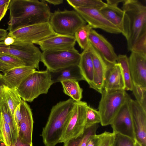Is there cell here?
Returning <instances> with one entry per match:
<instances>
[{
    "label": "cell",
    "mask_w": 146,
    "mask_h": 146,
    "mask_svg": "<svg viewBox=\"0 0 146 146\" xmlns=\"http://www.w3.org/2000/svg\"><path fill=\"white\" fill-rule=\"evenodd\" d=\"M9 31L19 27L49 22L51 13L44 0H11Z\"/></svg>",
    "instance_id": "1"
},
{
    "label": "cell",
    "mask_w": 146,
    "mask_h": 146,
    "mask_svg": "<svg viewBox=\"0 0 146 146\" xmlns=\"http://www.w3.org/2000/svg\"><path fill=\"white\" fill-rule=\"evenodd\" d=\"M122 3V34L127 40L128 50L131 51L138 40L146 35V0H125Z\"/></svg>",
    "instance_id": "2"
},
{
    "label": "cell",
    "mask_w": 146,
    "mask_h": 146,
    "mask_svg": "<svg viewBox=\"0 0 146 146\" xmlns=\"http://www.w3.org/2000/svg\"><path fill=\"white\" fill-rule=\"evenodd\" d=\"M75 102L71 98L60 102L52 107L41 134L45 146H54L59 143L73 113Z\"/></svg>",
    "instance_id": "3"
},
{
    "label": "cell",
    "mask_w": 146,
    "mask_h": 146,
    "mask_svg": "<svg viewBox=\"0 0 146 146\" xmlns=\"http://www.w3.org/2000/svg\"><path fill=\"white\" fill-rule=\"evenodd\" d=\"M52 84L48 70H35L24 78L15 89L23 100L31 102L40 95L46 94Z\"/></svg>",
    "instance_id": "4"
},
{
    "label": "cell",
    "mask_w": 146,
    "mask_h": 146,
    "mask_svg": "<svg viewBox=\"0 0 146 146\" xmlns=\"http://www.w3.org/2000/svg\"><path fill=\"white\" fill-rule=\"evenodd\" d=\"M98 106L102 126L111 125L123 104L130 97L124 90L107 91L103 89Z\"/></svg>",
    "instance_id": "5"
},
{
    "label": "cell",
    "mask_w": 146,
    "mask_h": 146,
    "mask_svg": "<svg viewBox=\"0 0 146 146\" xmlns=\"http://www.w3.org/2000/svg\"><path fill=\"white\" fill-rule=\"evenodd\" d=\"M40 49L34 44L15 40L12 44L7 46L0 41V53L9 54L22 60L26 66L39 69L42 55Z\"/></svg>",
    "instance_id": "6"
},
{
    "label": "cell",
    "mask_w": 146,
    "mask_h": 146,
    "mask_svg": "<svg viewBox=\"0 0 146 146\" xmlns=\"http://www.w3.org/2000/svg\"><path fill=\"white\" fill-rule=\"evenodd\" d=\"M49 22L55 33L72 36L78 29L87 24L74 10H56L51 13Z\"/></svg>",
    "instance_id": "7"
},
{
    "label": "cell",
    "mask_w": 146,
    "mask_h": 146,
    "mask_svg": "<svg viewBox=\"0 0 146 146\" xmlns=\"http://www.w3.org/2000/svg\"><path fill=\"white\" fill-rule=\"evenodd\" d=\"M81 54L75 48L64 50H47L42 51L41 62L49 72L72 65H78Z\"/></svg>",
    "instance_id": "8"
},
{
    "label": "cell",
    "mask_w": 146,
    "mask_h": 146,
    "mask_svg": "<svg viewBox=\"0 0 146 146\" xmlns=\"http://www.w3.org/2000/svg\"><path fill=\"white\" fill-rule=\"evenodd\" d=\"M56 33L48 22L19 27L9 31L7 35L17 40L36 44Z\"/></svg>",
    "instance_id": "9"
},
{
    "label": "cell",
    "mask_w": 146,
    "mask_h": 146,
    "mask_svg": "<svg viewBox=\"0 0 146 146\" xmlns=\"http://www.w3.org/2000/svg\"><path fill=\"white\" fill-rule=\"evenodd\" d=\"M85 102H75L71 117L66 126L59 143L82 135L85 127L86 109L88 106Z\"/></svg>",
    "instance_id": "10"
},
{
    "label": "cell",
    "mask_w": 146,
    "mask_h": 146,
    "mask_svg": "<svg viewBox=\"0 0 146 146\" xmlns=\"http://www.w3.org/2000/svg\"><path fill=\"white\" fill-rule=\"evenodd\" d=\"M92 29H99L113 34H119L121 31L108 21L99 10L90 8H74Z\"/></svg>",
    "instance_id": "11"
},
{
    "label": "cell",
    "mask_w": 146,
    "mask_h": 146,
    "mask_svg": "<svg viewBox=\"0 0 146 146\" xmlns=\"http://www.w3.org/2000/svg\"><path fill=\"white\" fill-rule=\"evenodd\" d=\"M129 103L136 140L146 146V111L136 100L130 98Z\"/></svg>",
    "instance_id": "12"
},
{
    "label": "cell",
    "mask_w": 146,
    "mask_h": 146,
    "mask_svg": "<svg viewBox=\"0 0 146 146\" xmlns=\"http://www.w3.org/2000/svg\"><path fill=\"white\" fill-rule=\"evenodd\" d=\"M130 98L121 107L110 125L113 132L115 133L120 134L136 140L129 105Z\"/></svg>",
    "instance_id": "13"
},
{
    "label": "cell",
    "mask_w": 146,
    "mask_h": 146,
    "mask_svg": "<svg viewBox=\"0 0 146 146\" xmlns=\"http://www.w3.org/2000/svg\"><path fill=\"white\" fill-rule=\"evenodd\" d=\"M88 49L91 54L94 66V79L92 88L101 93L103 88L106 71L110 64L105 61L90 42Z\"/></svg>",
    "instance_id": "14"
},
{
    "label": "cell",
    "mask_w": 146,
    "mask_h": 146,
    "mask_svg": "<svg viewBox=\"0 0 146 146\" xmlns=\"http://www.w3.org/2000/svg\"><path fill=\"white\" fill-rule=\"evenodd\" d=\"M128 60L133 84L146 88V56L131 52Z\"/></svg>",
    "instance_id": "15"
},
{
    "label": "cell",
    "mask_w": 146,
    "mask_h": 146,
    "mask_svg": "<svg viewBox=\"0 0 146 146\" xmlns=\"http://www.w3.org/2000/svg\"><path fill=\"white\" fill-rule=\"evenodd\" d=\"M88 40L89 42L101 55L105 61L110 64L117 62V56L111 44L101 35L92 29Z\"/></svg>",
    "instance_id": "16"
},
{
    "label": "cell",
    "mask_w": 146,
    "mask_h": 146,
    "mask_svg": "<svg viewBox=\"0 0 146 146\" xmlns=\"http://www.w3.org/2000/svg\"><path fill=\"white\" fill-rule=\"evenodd\" d=\"M76 40L74 36L56 33L37 43L42 51L47 50H68L74 48Z\"/></svg>",
    "instance_id": "17"
},
{
    "label": "cell",
    "mask_w": 146,
    "mask_h": 146,
    "mask_svg": "<svg viewBox=\"0 0 146 146\" xmlns=\"http://www.w3.org/2000/svg\"><path fill=\"white\" fill-rule=\"evenodd\" d=\"M21 118L19 125L18 137L22 141L33 144V120L31 110L26 102L22 100L20 104Z\"/></svg>",
    "instance_id": "18"
},
{
    "label": "cell",
    "mask_w": 146,
    "mask_h": 146,
    "mask_svg": "<svg viewBox=\"0 0 146 146\" xmlns=\"http://www.w3.org/2000/svg\"><path fill=\"white\" fill-rule=\"evenodd\" d=\"M125 83L120 64L116 62L110 64L106 71L103 89L112 91L125 90Z\"/></svg>",
    "instance_id": "19"
},
{
    "label": "cell",
    "mask_w": 146,
    "mask_h": 146,
    "mask_svg": "<svg viewBox=\"0 0 146 146\" xmlns=\"http://www.w3.org/2000/svg\"><path fill=\"white\" fill-rule=\"evenodd\" d=\"M35 70V68L24 66L13 68L3 75L7 86L16 89L24 78Z\"/></svg>",
    "instance_id": "20"
},
{
    "label": "cell",
    "mask_w": 146,
    "mask_h": 146,
    "mask_svg": "<svg viewBox=\"0 0 146 146\" xmlns=\"http://www.w3.org/2000/svg\"><path fill=\"white\" fill-rule=\"evenodd\" d=\"M50 72L53 84L68 80H84L78 65H72Z\"/></svg>",
    "instance_id": "21"
},
{
    "label": "cell",
    "mask_w": 146,
    "mask_h": 146,
    "mask_svg": "<svg viewBox=\"0 0 146 146\" xmlns=\"http://www.w3.org/2000/svg\"><path fill=\"white\" fill-rule=\"evenodd\" d=\"M99 10L108 21L120 30L122 34L123 33L124 12L122 9L117 5L106 3Z\"/></svg>",
    "instance_id": "22"
},
{
    "label": "cell",
    "mask_w": 146,
    "mask_h": 146,
    "mask_svg": "<svg viewBox=\"0 0 146 146\" xmlns=\"http://www.w3.org/2000/svg\"><path fill=\"white\" fill-rule=\"evenodd\" d=\"M78 66L84 79L92 88L94 79V66L91 53L88 49L83 50Z\"/></svg>",
    "instance_id": "23"
},
{
    "label": "cell",
    "mask_w": 146,
    "mask_h": 146,
    "mask_svg": "<svg viewBox=\"0 0 146 146\" xmlns=\"http://www.w3.org/2000/svg\"><path fill=\"white\" fill-rule=\"evenodd\" d=\"M0 113L5 121L9 125L12 134L13 144L16 142L19 133L14 122L13 119L4 94L1 89L0 93Z\"/></svg>",
    "instance_id": "24"
},
{
    "label": "cell",
    "mask_w": 146,
    "mask_h": 146,
    "mask_svg": "<svg viewBox=\"0 0 146 146\" xmlns=\"http://www.w3.org/2000/svg\"><path fill=\"white\" fill-rule=\"evenodd\" d=\"M60 82L65 94L70 97L75 102L81 101L82 97L83 89L80 87L78 81L68 80Z\"/></svg>",
    "instance_id": "25"
},
{
    "label": "cell",
    "mask_w": 146,
    "mask_h": 146,
    "mask_svg": "<svg viewBox=\"0 0 146 146\" xmlns=\"http://www.w3.org/2000/svg\"><path fill=\"white\" fill-rule=\"evenodd\" d=\"M117 62L121 66L125 85V90L132 91L133 84L129 67L128 58L126 55L119 54L117 56Z\"/></svg>",
    "instance_id": "26"
},
{
    "label": "cell",
    "mask_w": 146,
    "mask_h": 146,
    "mask_svg": "<svg viewBox=\"0 0 146 146\" xmlns=\"http://www.w3.org/2000/svg\"><path fill=\"white\" fill-rule=\"evenodd\" d=\"M1 90L4 94L13 118L16 108L21 103L22 100L15 89L4 85L2 87Z\"/></svg>",
    "instance_id": "27"
},
{
    "label": "cell",
    "mask_w": 146,
    "mask_h": 146,
    "mask_svg": "<svg viewBox=\"0 0 146 146\" xmlns=\"http://www.w3.org/2000/svg\"><path fill=\"white\" fill-rule=\"evenodd\" d=\"M92 29L91 27L87 24L78 29L74 34L76 41L83 50L88 48L89 44L88 37Z\"/></svg>",
    "instance_id": "28"
},
{
    "label": "cell",
    "mask_w": 146,
    "mask_h": 146,
    "mask_svg": "<svg viewBox=\"0 0 146 146\" xmlns=\"http://www.w3.org/2000/svg\"><path fill=\"white\" fill-rule=\"evenodd\" d=\"M73 8L76 7L93 8L100 10L106 5L101 0H67Z\"/></svg>",
    "instance_id": "29"
},
{
    "label": "cell",
    "mask_w": 146,
    "mask_h": 146,
    "mask_svg": "<svg viewBox=\"0 0 146 146\" xmlns=\"http://www.w3.org/2000/svg\"><path fill=\"white\" fill-rule=\"evenodd\" d=\"M0 139L6 146L13 145L12 134L10 127L5 121L2 114L0 113Z\"/></svg>",
    "instance_id": "30"
},
{
    "label": "cell",
    "mask_w": 146,
    "mask_h": 146,
    "mask_svg": "<svg viewBox=\"0 0 146 146\" xmlns=\"http://www.w3.org/2000/svg\"><path fill=\"white\" fill-rule=\"evenodd\" d=\"M100 121L99 111L88 105L86 109L85 128L90 127Z\"/></svg>",
    "instance_id": "31"
},
{
    "label": "cell",
    "mask_w": 146,
    "mask_h": 146,
    "mask_svg": "<svg viewBox=\"0 0 146 146\" xmlns=\"http://www.w3.org/2000/svg\"><path fill=\"white\" fill-rule=\"evenodd\" d=\"M136 100L146 111V88L133 84L132 91Z\"/></svg>",
    "instance_id": "32"
},
{
    "label": "cell",
    "mask_w": 146,
    "mask_h": 146,
    "mask_svg": "<svg viewBox=\"0 0 146 146\" xmlns=\"http://www.w3.org/2000/svg\"><path fill=\"white\" fill-rule=\"evenodd\" d=\"M0 60L13 68L26 66L19 59L7 54L0 53Z\"/></svg>",
    "instance_id": "33"
},
{
    "label": "cell",
    "mask_w": 146,
    "mask_h": 146,
    "mask_svg": "<svg viewBox=\"0 0 146 146\" xmlns=\"http://www.w3.org/2000/svg\"><path fill=\"white\" fill-rule=\"evenodd\" d=\"M99 136L98 146H113L115 137V133L105 131Z\"/></svg>",
    "instance_id": "34"
},
{
    "label": "cell",
    "mask_w": 146,
    "mask_h": 146,
    "mask_svg": "<svg viewBox=\"0 0 146 146\" xmlns=\"http://www.w3.org/2000/svg\"><path fill=\"white\" fill-rule=\"evenodd\" d=\"M136 140L119 133H115L113 146H135Z\"/></svg>",
    "instance_id": "35"
},
{
    "label": "cell",
    "mask_w": 146,
    "mask_h": 146,
    "mask_svg": "<svg viewBox=\"0 0 146 146\" xmlns=\"http://www.w3.org/2000/svg\"><path fill=\"white\" fill-rule=\"evenodd\" d=\"M131 52L146 56V35L138 40Z\"/></svg>",
    "instance_id": "36"
},
{
    "label": "cell",
    "mask_w": 146,
    "mask_h": 146,
    "mask_svg": "<svg viewBox=\"0 0 146 146\" xmlns=\"http://www.w3.org/2000/svg\"><path fill=\"white\" fill-rule=\"evenodd\" d=\"M87 139L83 135L64 143L63 146H86Z\"/></svg>",
    "instance_id": "37"
},
{
    "label": "cell",
    "mask_w": 146,
    "mask_h": 146,
    "mask_svg": "<svg viewBox=\"0 0 146 146\" xmlns=\"http://www.w3.org/2000/svg\"><path fill=\"white\" fill-rule=\"evenodd\" d=\"M20 104L16 108L13 116L14 124L18 132V133H19V124L21 118Z\"/></svg>",
    "instance_id": "38"
},
{
    "label": "cell",
    "mask_w": 146,
    "mask_h": 146,
    "mask_svg": "<svg viewBox=\"0 0 146 146\" xmlns=\"http://www.w3.org/2000/svg\"><path fill=\"white\" fill-rule=\"evenodd\" d=\"M99 140V135H91L88 138L86 146H98Z\"/></svg>",
    "instance_id": "39"
},
{
    "label": "cell",
    "mask_w": 146,
    "mask_h": 146,
    "mask_svg": "<svg viewBox=\"0 0 146 146\" xmlns=\"http://www.w3.org/2000/svg\"><path fill=\"white\" fill-rule=\"evenodd\" d=\"M9 3L0 6V22L5 15L8 9Z\"/></svg>",
    "instance_id": "40"
},
{
    "label": "cell",
    "mask_w": 146,
    "mask_h": 146,
    "mask_svg": "<svg viewBox=\"0 0 146 146\" xmlns=\"http://www.w3.org/2000/svg\"><path fill=\"white\" fill-rule=\"evenodd\" d=\"M13 68H14L0 60V71L4 73L6 71Z\"/></svg>",
    "instance_id": "41"
},
{
    "label": "cell",
    "mask_w": 146,
    "mask_h": 146,
    "mask_svg": "<svg viewBox=\"0 0 146 146\" xmlns=\"http://www.w3.org/2000/svg\"><path fill=\"white\" fill-rule=\"evenodd\" d=\"M15 41V39L13 37L7 35L3 40V42L5 45L9 46L13 43Z\"/></svg>",
    "instance_id": "42"
},
{
    "label": "cell",
    "mask_w": 146,
    "mask_h": 146,
    "mask_svg": "<svg viewBox=\"0 0 146 146\" xmlns=\"http://www.w3.org/2000/svg\"><path fill=\"white\" fill-rule=\"evenodd\" d=\"M11 146H33V144H30L22 141L18 137L15 143Z\"/></svg>",
    "instance_id": "43"
},
{
    "label": "cell",
    "mask_w": 146,
    "mask_h": 146,
    "mask_svg": "<svg viewBox=\"0 0 146 146\" xmlns=\"http://www.w3.org/2000/svg\"><path fill=\"white\" fill-rule=\"evenodd\" d=\"M46 3L56 5L62 4L63 3L62 0H44Z\"/></svg>",
    "instance_id": "44"
},
{
    "label": "cell",
    "mask_w": 146,
    "mask_h": 146,
    "mask_svg": "<svg viewBox=\"0 0 146 146\" xmlns=\"http://www.w3.org/2000/svg\"><path fill=\"white\" fill-rule=\"evenodd\" d=\"M8 34L7 30L0 29V41L4 40Z\"/></svg>",
    "instance_id": "45"
},
{
    "label": "cell",
    "mask_w": 146,
    "mask_h": 146,
    "mask_svg": "<svg viewBox=\"0 0 146 146\" xmlns=\"http://www.w3.org/2000/svg\"><path fill=\"white\" fill-rule=\"evenodd\" d=\"M4 85L7 86L3 78V75L0 73V93L1 91L2 87Z\"/></svg>",
    "instance_id": "46"
},
{
    "label": "cell",
    "mask_w": 146,
    "mask_h": 146,
    "mask_svg": "<svg viewBox=\"0 0 146 146\" xmlns=\"http://www.w3.org/2000/svg\"><path fill=\"white\" fill-rule=\"evenodd\" d=\"M11 0H0V6L10 2Z\"/></svg>",
    "instance_id": "47"
},
{
    "label": "cell",
    "mask_w": 146,
    "mask_h": 146,
    "mask_svg": "<svg viewBox=\"0 0 146 146\" xmlns=\"http://www.w3.org/2000/svg\"><path fill=\"white\" fill-rule=\"evenodd\" d=\"M0 146H6L0 139Z\"/></svg>",
    "instance_id": "48"
},
{
    "label": "cell",
    "mask_w": 146,
    "mask_h": 146,
    "mask_svg": "<svg viewBox=\"0 0 146 146\" xmlns=\"http://www.w3.org/2000/svg\"><path fill=\"white\" fill-rule=\"evenodd\" d=\"M135 146H142L136 140L135 141Z\"/></svg>",
    "instance_id": "49"
}]
</instances>
